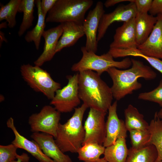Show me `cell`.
Segmentation results:
<instances>
[{"instance_id":"cell-38","label":"cell","mask_w":162,"mask_h":162,"mask_svg":"<svg viewBox=\"0 0 162 162\" xmlns=\"http://www.w3.org/2000/svg\"><path fill=\"white\" fill-rule=\"evenodd\" d=\"M93 162H108L104 158H100L98 160Z\"/></svg>"},{"instance_id":"cell-12","label":"cell","mask_w":162,"mask_h":162,"mask_svg":"<svg viewBox=\"0 0 162 162\" xmlns=\"http://www.w3.org/2000/svg\"><path fill=\"white\" fill-rule=\"evenodd\" d=\"M135 17L124 22L116 30L110 48L127 49L137 48Z\"/></svg>"},{"instance_id":"cell-30","label":"cell","mask_w":162,"mask_h":162,"mask_svg":"<svg viewBox=\"0 0 162 162\" xmlns=\"http://www.w3.org/2000/svg\"><path fill=\"white\" fill-rule=\"evenodd\" d=\"M138 98L139 99L157 103L162 107V80L156 88L151 91L140 93Z\"/></svg>"},{"instance_id":"cell-35","label":"cell","mask_w":162,"mask_h":162,"mask_svg":"<svg viewBox=\"0 0 162 162\" xmlns=\"http://www.w3.org/2000/svg\"><path fill=\"white\" fill-rule=\"evenodd\" d=\"M127 1L129 2V0H107L105 2L104 5L106 8H109L117 4Z\"/></svg>"},{"instance_id":"cell-13","label":"cell","mask_w":162,"mask_h":162,"mask_svg":"<svg viewBox=\"0 0 162 162\" xmlns=\"http://www.w3.org/2000/svg\"><path fill=\"white\" fill-rule=\"evenodd\" d=\"M31 137L39 145L43 152L55 162H72L56 144L54 137L44 133L34 132Z\"/></svg>"},{"instance_id":"cell-5","label":"cell","mask_w":162,"mask_h":162,"mask_svg":"<svg viewBox=\"0 0 162 162\" xmlns=\"http://www.w3.org/2000/svg\"><path fill=\"white\" fill-rule=\"evenodd\" d=\"M82 56L78 62L73 65L71 70L74 72H80L91 70L100 75L110 68H116L118 69H127L132 65L131 59L127 57L120 61H116L108 52L100 56L95 53L88 51L85 46L81 47Z\"/></svg>"},{"instance_id":"cell-32","label":"cell","mask_w":162,"mask_h":162,"mask_svg":"<svg viewBox=\"0 0 162 162\" xmlns=\"http://www.w3.org/2000/svg\"><path fill=\"white\" fill-rule=\"evenodd\" d=\"M135 4L137 12L148 13L150 8L152 0H131Z\"/></svg>"},{"instance_id":"cell-4","label":"cell","mask_w":162,"mask_h":162,"mask_svg":"<svg viewBox=\"0 0 162 162\" xmlns=\"http://www.w3.org/2000/svg\"><path fill=\"white\" fill-rule=\"evenodd\" d=\"M92 0H57L48 13L46 22H73L82 25Z\"/></svg>"},{"instance_id":"cell-31","label":"cell","mask_w":162,"mask_h":162,"mask_svg":"<svg viewBox=\"0 0 162 162\" xmlns=\"http://www.w3.org/2000/svg\"><path fill=\"white\" fill-rule=\"evenodd\" d=\"M17 148L12 143L0 145V162H11L17 159L19 155L16 153Z\"/></svg>"},{"instance_id":"cell-28","label":"cell","mask_w":162,"mask_h":162,"mask_svg":"<svg viewBox=\"0 0 162 162\" xmlns=\"http://www.w3.org/2000/svg\"><path fill=\"white\" fill-rule=\"evenodd\" d=\"M21 0H10L5 5H2L0 9V21L5 20L10 28L16 24V16Z\"/></svg>"},{"instance_id":"cell-7","label":"cell","mask_w":162,"mask_h":162,"mask_svg":"<svg viewBox=\"0 0 162 162\" xmlns=\"http://www.w3.org/2000/svg\"><path fill=\"white\" fill-rule=\"evenodd\" d=\"M67 78V85L56 91L50 103L60 113L72 111L80 103L78 93V73L68 76Z\"/></svg>"},{"instance_id":"cell-11","label":"cell","mask_w":162,"mask_h":162,"mask_svg":"<svg viewBox=\"0 0 162 162\" xmlns=\"http://www.w3.org/2000/svg\"><path fill=\"white\" fill-rule=\"evenodd\" d=\"M126 5L118 6L112 12L104 13L100 21L97 34L98 42L104 36L109 26L115 22H127L135 17L137 10L135 4L129 0Z\"/></svg>"},{"instance_id":"cell-33","label":"cell","mask_w":162,"mask_h":162,"mask_svg":"<svg viewBox=\"0 0 162 162\" xmlns=\"http://www.w3.org/2000/svg\"><path fill=\"white\" fill-rule=\"evenodd\" d=\"M148 12L153 16L162 15V0H153Z\"/></svg>"},{"instance_id":"cell-25","label":"cell","mask_w":162,"mask_h":162,"mask_svg":"<svg viewBox=\"0 0 162 162\" xmlns=\"http://www.w3.org/2000/svg\"><path fill=\"white\" fill-rule=\"evenodd\" d=\"M157 156V150L152 145L138 149L130 147L125 162H155Z\"/></svg>"},{"instance_id":"cell-21","label":"cell","mask_w":162,"mask_h":162,"mask_svg":"<svg viewBox=\"0 0 162 162\" xmlns=\"http://www.w3.org/2000/svg\"><path fill=\"white\" fill-rule=\"evenodd\" d=\"M148 130L150 137L148 145L154 146L158 154L155 162H159L162 160V120L158 116L157 112L149 124Z\"/></svg>"},{"instance_id":"cell-15","label":"cell","mask_w":162,"mask_h":162,"mask_svg":"<svg viewBox=\"0 0 162 162\" xmlns=\"http://www.w3.org/2000/svg\"><path fill=\"white\" fill-rule=\"evenodd\" d=\"M157 22L151 34L137 48L147 56L162 59V15L156 16Z\"/></svg>"},{"instance_id":"cell-36","label":"cell","mask_w":162,"mask_h":162,"mask_svg":"<svg viewBox=\"0 0 162 162\" xmlns=\"http://www.w3.org/2000/svg\"><path fill=\"white\" fill-rule=\"evenodd\" d=\"M29 157L28 154L23 153L21 155H19L17 158V160H14L11 162H29Z\"/></svg>"},{"instance_id":"cell-14","label":"cell","mask_w":162,"mask_h":162,"mask_svg":"<svg viewBox=\"0 0 162 162\" xmlns=\"http://www.w3.org/2000/svg\"><path fill=\"white\" fill-rule=\"evenodd\" d=\"M7 126L12 130L15 138L11 143L18 148L23 149L34 157L39 162H55L42 152L39 145L34 140H30L21 135L15 127L14 120L10 117L6 123Z\"/></svg>"},{"instance_id":"cell-6","label":"cell","mask_w":162,"mask_h":162,"mask_svg":"<svg viewBox=\"0 0 162 162\" xmlns=\"http://www.w3.org/2000/svg\"><path fill=\"white\" fill-rule=\"evenodd\" d=\"M21 76L28 85L36 92L42 93L51 100L61 84L54 81L50 74L40 67L23 64L20 68Z\"/></svg>"},{"instance_id":"cell-18","label":"cell","mask_w":162,"mask_h":162,"mask_svg":"<svg viewBox=\"0 0 162 162\" xmlns=\"http://www.w3.org/2000/svg\"><path fill=\"white\" fill-rule=\"evenodd\" d=\"M63 32L56 50V53L63 48L74 45L80 38L85 35L83 26L73 22L60 23Z\"/></svg>"},{"instance_id":"cell-29","label":"cell","mask_w":162,"mask_h":162,"mask_svg":"<svg viewBox=\"0 0 162 162\" xmlns=\"http://www.w3.org/2000/svg\"><path fill=\"white\" fill-rule=\"evenodd\" d=\"M133 148L138 149L148 145V143L150 137L148 130H132L129 131Z\"/></svg>"},{"instance_id":"cell-8","label":"cell","mask_w":162,"mask_h":162,"mask_svg":"<svg viewBox=\"0 0 162 162\" xmlns=\"http://www.w3.org/2000/svg\"><path fill=\"white\" fill-rule=\"evenodd\" d=\"M60 113L51 106H45L39 112L29 117L28 122L31 131L48 134L55 138L60 123Z\"/></svg>"},{"instance_id":"cell-26","label":"cell","mask_w":162,"mask_h":162,"mask_svg":"<svg viewBox=\"0 0 162 162\" xmlns=\"http://www.w3.org/2000/svg\"><path fill=\"white\" fill-rule=\"evenodd\" d=\"M105 147L94 142H89L82 146L78 150L79 160L84 162H93L100 158L104 154Z\"/></svg>"},{"instance_id":"cell-17","label":"cell","mask_w":162,"mask_h":162,"mask_svg":"<svg viewBox=\"0 0 162 162\" xmlns=\"http://www.w3.org/2000/svg\"><path fill=\"white\" fill-rule=\"evenodd\" d=\"M117 102L115 101L109 107L108 115L106 122V136L103 145L106 147L113 144L119 134L126 129L124 121L118 116L117 110Z\"/></svg>"},{"instance_id":"cell-20","label":"cell","mask_w":162,"mask_h":162,"mask_svg":"<svg viewBox=\"0 0 162 162\" xmlns=\"http://www.w3.org/2000/svg\"><path fill=\"white\" fill-rule=\"evenodd\" d=\"M157 21L156 16H153L148 13L137 12L135 22L136 40L138 46L148 38Z\"/></svg>"},{"instance_id":"cell-22","label":"cell","mask_w":162,"mask_h":162,"mask_svg":"<svg viewBox=\"0 0 162 162\" xmlns=\"http://www.w3.org/2000/svg\"><path fill=\"white\" fill-rule=\"evenodd\" d=\"M124 124L127 131L132 130H148L149 124L137 109L129 104L124 110Z\"/></svg>"},{"instance_id":"cell-16","label":"cell","mask_w":162,"mask_h":162,"mask_svg":"<svg viewBox=\"0 0 162 162\" xmlns=\"http://www.w3.org/2000/svg\"><path fill=\"white\" fill-rule=\"evenodd\" d=\"M62 24L45 30L42 36L44 40L43 52L34 62L35 65L40 67L44 64L51 60L56 53L58 42L63 33Z\"/></svg>"},{"instance_id":"cell-24","label":"cell","mask_w":162,"mask_h":162,"mask_svg":"<svg viewBox=\"0 0 162 162\" xmlns=\"http://www.w3.org/2000/svg\"><path fill=\"white\" fill-rule=\"evenodd\" d=\"M41 1L35 0L37 8L38 19L35 27L31 31H28L25 36V39L27 42L33 41L37 50L39 49L41 39L45 31V17L41 11L40 4Z\"/></svg>"},{"instance_id":"cell-39","label":"cell","mask_w":162,"mask_h":162,"mask_svg":"<svg viewBox=\"0 0 162 162\" xmlns=\"http://www.w3.org/2000/svg\"><path fill=\"white\" fill-rule=\"evenodd\" d=\"M162 162V161H160V162Z\"/></svg>"},{"instance_id":"cell-1","label":"cell","mask_w":162,"mask_h":162,"mask_svg":"<svg viewBox=\"0 0 162 162\" xmlns=\"http://www.w3.org/2000/svg\"><path fill=\"white\" fill-rule=\"evenodd\" d=\"M131 59V68L121 70L112 68L107 71L112 81L111 89L113 97L117 101L141 88L142 85L138 81L139 78L151 80L157 77V74L150 67L140 60Z\"/></svg>"},{"instance_id":"cell-3","label":"cell","mask_w":162,"mask_h":162,"mask_svg":"<svg viewBox=\"0 0 162 162\" xmlns=\"http://www.w3.org/2000/svg\"><path fill=\"white\" fill-rule=\"evenodd\" d=\"M87 106L83 104L74 109L72 116L64 124L59 123L55 142L64 153H77L82 146L85 132L82 125L83 116Z\"/></svg>"},{"instance_id":"cell-23","label":"cell","mask_w":162,"mask_h":162,"mask_svg":"<svg viewBox=\"0 0 162 162\" xmlns=\"http://www.w3.org/2000/svg\"><path fill=\"white\" fill-rule=\"evenodd\" d=\"M108 52L113 58L128 56L139 57L146 59L153 68L162 74V60L160 59L146 55L137 48L127 49L110 48Z\"/></svg>"},{"instance_id":"cell-34","label":"cell","mask_w":162,"mask_h":162,"mask_svg":"<svg viewBox=\"0 0 162 162\" xmlns=\"http://www.w3.org/2000/svg\"><path fill=\"white\" fill-rule=\"evenodd\" d=\"M57 0H42L40 6L42 13L45 17L47 14L53 8Z\"/></svg>"},{"instance_id":"cell-9","label":"cell","mask_w":162,"mask_h":162,"mask_svg":"<svg viewBox=\"0 0 162 162\" xmlns=\"http://www.w3.org/2000/svg\"><path fill=\"white\" fill-rule=\"evenodd\" d=\"M106 114L105 112L90 108L84 126L85 135L82 146L89 142L103 145L106 136L105 120Z\"/></svg>"},{"instance_id":"cell-2","label":"cell","mask_w":162,"mask_h":162,"mask_svg":"<svg viewBox=\"0 0 162 162\" xmlns=\"http://www.w3.org/2000/svg\"><path fill=\"white\" fill-rule=\"evenodd\" d=\"M78 73V93L88 108L107 112L113 97L110 88L96 72L86 70Z\"/></svg>"},{"instance_id":"cell-10","label":"cell","mask_w":162,"mask_h":162,"mask_svg":"<svg viewBox=\"0 0 162 162\" xmlns=\"http://www.w3.org/2000/svg\"><path fill=\"white\" fill-rule=\"evenodd\" d=\"M105 13L104 4L98 2L94 8L89 12L82 26L86 37L85 47L88 51L96 53L98 50L97 34L101 18Z\"/></svg>"},{"instance_id":"cell-37","label":"cell","mask_w":162,"mask_h":162,"mask_svg":"<svg viewBox=\"0 0 162 162\" xmlns=\"http://www.w3.org/2000/svg\"><path fill=\"white\" fill-rule=\"evenodd\" d=\"M157 115L158 117L162 120V108L158 112H157Z\"/></svg>"},{"instance_id":"cell-19","label":"cell","mask_w":162,"mask_h":162,"mask_svg":"<svg viewBox=\"0 0 162 162\" xmlns=\"http://www.w3.org/2000/svg\"><path fill=\"white\" fill-rule=\"evenodd\" d=\"M127 130L125 129L119 134L115 142L105 147L104 158L108 162H125L129 152L126 138Z\"/></svg>"},{"instance_id":"cell-27","label":"cell","mask_w":162,"mask_h":162,"mask_svg":"<svg viewBox=\"0 0 162 162\" xmlns=\"http://www.w3.org/2000/svg\"><path fill=\"white\" fill-rule=\"evenodd\" d=\"M35 1L34 0H21L18 12H22L23 17L18 33L19 37L21 36L33 25Z\"/></svg>"}]
</instances>
